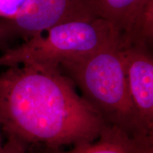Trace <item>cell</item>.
Returning <instances> with one entry per match:
<instances>
[{
	"mask_svg": "<svg viewBox=\"0 0 153 153\" xmlns=\"http://www.w3.org/2000/svg\"><path fill=\"white\" fill-rule=\"evenodd\" d=\"M30 153H153V137H133L118 128L106 125L92 142L74 145L67 150H41Z\"/></svg>",
	"mask_w": 153,
	"mask_h": 153,
	"instance_id": "8992f818",
	"label": "cell"
},
{
	"mask_svg": "<svg viewBox=\"0 0 153 153\" xmlns=\"http://www.w3.org/2000/svg\"><path fill=\"white\" fill-rule=\"evenodd\" d=\"M32 0H0V18L12 20L22 15Z\"/></svg>",
	"mask_w": 153,
	"mask_h": 153,
	"instance_id": "ba28073f",
	"label": "cell"
},
{
	"mask_svg": "<svg viewBox=\"0 0 153 153\" xmlns=\"http://www.w3.org/2000/svg\"><path fill=\"white\" fill-rule=\"evenodd\" d=\"M103 120L60 68L22 65L0 74V127L28 153L98 138Z\"/></svg>",
	"mask_w": 153,
	"mask_h": 153,
	"instance_id": "6da1fadb",
	"label": "cell"
},
{
	"mask_svg": "<svg viewBox=\"0 0 153 153\" xmlns=\"http://www.w3.org/2000/svg\"><path fill=\"white\" fill-rule=\"evenodd\" d=\"M118 37L104 19L62 23L19 46L6 50L0 56V67L33 65L60 68L62 62L94 52Z\"/></svg>",
	"mask_w": 153,
	"mask_h": 153,
	"instance_id": "3957f363",
	"label": "cell"
},
{
	"mask_svg": "<svg viewBox=\"0 0 153 153\" xmlns=\"http://www.w3.org/2000/svg\"><path fill=\"white\" fill-rule=\"evenodd\" d=\"M0 153H28L20 145L11 140H6Z\"/></svg>",
	"mask_w": 153,
	"mask_h": 153,
	"instance_id": "9c48e42d",
	"label": "cell"
},
{
	"mask_svg": "<svg viewBox=\"0 0 153 153\" xmlns=\"http://www.w3.org/2000/svg\"><path fill=\"white\" fill-rule=\"evenodd\" d=\"M4 137L2 131H1V127H0V150H1V148L3 147L4 143Z\"/></svg>",
	"mask_w": 153,
	"mask_h": 153,
	"instance_id": "8fae6325",
	"label": "cell"
},
{
	"mask_svg": "<svg viewBox=\"0 0 153 153\" xmlns=\"http://www.w3.org/2000/svg\"><path fill=\"white\" fill-rule=\"evenodd\" d=\"M7 45H8V43L6 41L5 38L3 36L2 31H1V28H0V49H2L4 51H5L6 50L9 48L7 47Z\"/></svg>",
	"mask_w": 153,
	"mask_h": 153,
	"instance_id": "30bf717a",
	"label": "cell"
},
{
	"mask_svg": "<svg viewBox=\"0 0 153 153\" xmlns=\"http://www.w3.org/2000/svg\"><path fill=\"white\" fill-rule=\"evenodd\" d=\"M60 68L106 125L133 137H153L141 124L132 103L120 37L94 52L62 62Z\"/></svg>",
	"mask_w": 153,
	"mask_h": 153,
	"instance_id": "7a4b0ae2",
	"label": "cell"
},
{
	"mask_svg": "<svg viewBox=\"0 0 153 153\" xmlns=\"http://www.w3.org/2000/svg\"><path fill=\"white\" fill-rule=\"evenodd\" d=\"M101 18L109 22L120 38L131 31L134 23L150 0H97Z\"/></svg>",
	"mask_w": 153,
	"mask_h": 153,
	"instance_id": "52a82bcc",
	"label": "cell"
},
{
	"mask_svg": "<svg viewBox=\"0 0 153 153\" xmlns=\"http://www.w3.org/2000/svg\"><path fill=\"white\" fill-rule=\"evenodd\" d=\"M98 18L97 0H32L17 18L1 19L0 28L7 43L16 38L25 41L62 23Z\"/></svg>",
	"mask_w": 153,
	"mask_h": 153,
	"instance_id": "277c9868",
	"label": "cell"
},
{
	"mask_svg": "<svg viewBox=\"0 0 153 153\" xmlns=\"http://www.w3.org/2000/svg\"><path fill=\"white\" fill-rule=\"evenodd\" d=\"M121 48L132 103L141 124L153 135V57L150 46L121 43Z\"/></svg>",
	"mask_w": 153,
	"mask_h": 153,
	"instance_id": "5b68a950",
	"label": "cell"
}]
</instances>
